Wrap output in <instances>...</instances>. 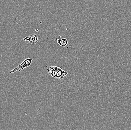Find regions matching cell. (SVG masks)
Segmentation results:
<instances>
[{
	"mask_svg": "<svg viewBox=\"0 0 131 130\" xmlns=\"http://www.w3.org/2000/svg\"><path fill=\"white\" fill-rule=\"evenodd\" d=\"M33 58H27V59H25L23 62L20 64V65L17 66L16 68L13 69V70L10 71L9 73H14L16 71H18L19 72L21 71L22 70H24L25 68H27V67H29L30 65H31L32 61Z\"/></svg>",
	"mask_w": 131,
	"mask_h": 130,
	"instance_id": "obj_1",
	"label": "cell"
},
{
	"mask_svg": "<svg viewBox=\"0 0 131 130\" xmlns=\"http://www.w3.org/2000/svg\"><path fill=\"white\" fill-rule=\"evenodd\" d=\"M60 69L61 68L58 67V66H50L47 67V71L50 75L54 78H56L57 72L60 70Z\"/></svg>",
	"mask_w": 131,
	"mask_h": 130,
	"instance_id": "obj_2",
	"label": "cell"
},
{
	"mask_svg": "<svg viewBox=\"0 0 131 130\" xmlns=\"http://www.w3.org/2000/svg\"><path fill=\"white\" fill-rule=\"evenodd\" d=\"M24 41L29 42L32 44H36L38 42V36L36 34H32L29 37H27L23 39Z\"/></svg>",
	"mask_w": 131,
	"mask_h": 130,
	"instance_id": "obj_3",
	"label": "cell"
},
{
	"mask_svg": "<svg viewBox=\"0 0 131 130\" xmlns=\"http://www.w3.org/2000/svg\"><path fill=\"white\" fill-rule=\"evenodd\" d=\"M68 74V72H67L64 71L62 69H60V70L59 71L57 72V75H56V78L57 79H63V77L65 76H66Z\"/></svg>",
	"mask_w": 131,
	"mask_h": 130,
	"instance_id": "obj_4",
	"label": "cell"
},
{
	"mask_svg": "<svg viewBox=\"0 0 131 130\" xmlns=\"http://www.w3.org/2000/svg\"><path fill=\"white\" fill-rule=\"evenodd\" d=\"M57 44L62 47H65L68 44V39L66 38L58 39L57 40Z\"/></svg>",
	"mask_w": 131,
	"mask_h": 130,
	"instance_id": "obj_5",
	"label": "cell"
}]
</instances>
